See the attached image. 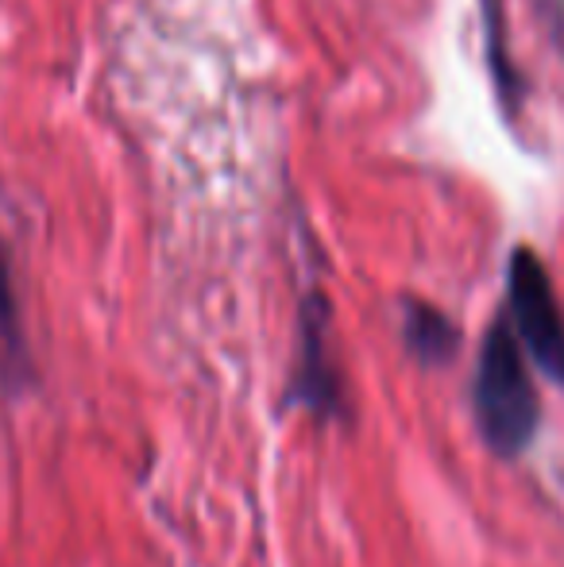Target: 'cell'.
Segmentation results:
<instances>
[{
    "label": "cell",
    "instance_id": "obj_3",
    "mask_svg": "<svg viewBox=\"0 0 564 567\" xmlns=\"http://www.w3.org/2000/svg\"><path fill=\"white\" fill-rule=\"evenodd\" d=\"M286 405H301L325 421L345 413V374L329 348V301L321 290H309L301 301L298 363L286 386Z\"/></svg>",
    "mask_w": 564,
    "mask_h": 567
},
{
    "label": "cell",
    "instance_id": "obj_2",
    "mask_svg": "<svg viewBox=\"0 0 564 567\" xmlns=\"http://www.w3.org/2000/svg\"><path fill=\"white\" fill-rule=\"evenodd\" d=\"M506 321L537 371L564 386V313L550 270L530 247H514L506 262Z\"/></svg>",
    "mask_w": 564,
    "mask_h": 567
},
{
    "label": "cell",
    "instance_id": "obj_4",
    "mask_svg": "<svg viewBox=\"0 0 564 567\" xmlns=\"http://www.w3.org/2000/svg\"><path fill=\"white\" fill-rule=\"evenodd\" d=\"M402 343L422 367H444L460 355V324L422 298H402Z\"/></svg>",
    "mask_w": 564,
    "mask_h": 567
},
{
    "label": "cell",
    "instance_id": "obj_1",
    "mask_svg": "<svg viewBox=\"0 0 564 567\" xmlns=\"http://www.w3.org/2000/svg\"><path fill=\"white\" fill-rule=\"evenodd\" d=\"M472 417L483 444L499 460H519L542 425V398L530 379L526 348L514 337L506 317H495L483 332L472 374Z\"/></svg>",
    "mask_w": 564,
    "mask_h": 567
}]
</instances>
